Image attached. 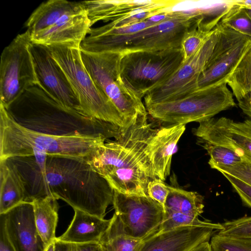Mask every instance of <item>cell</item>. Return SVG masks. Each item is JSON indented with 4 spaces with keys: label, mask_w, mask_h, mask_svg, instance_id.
<instances>
[{
    "label": "cell",
    "mask_w": 251,
    "mask_h": 251,
    "mask_svg": "<svg viewBox=\"0 0 251 251\" xmlns=\"http://www.w3.org/2000/svg\"><path fill=\"white\" fill-rule=\"evenodd\" d=\"M17 167L25 189V202L52 197L73 208L104 218L114 190L85 159L47 155L7 159Z\"/></svg>",
    "instance_id": "6da1fadb"
},
{
    "label": "cell",
    "mask_w": 251,
    "mask_h": 251,
    "mask_svg": "<svg viewBox=\"0 0 251 251\" xmlns=\"http://www.w3.org/2000/svg\"><path fill=\"white\" fill-rule=\"evenodd\" d=\"M14 120L29 129L56 136H100L116 139L122 129L67 108L38 84L6 108Z\"/></svg>",
    "instance_id": "7a4b0ae2"
},
{
    "label": "cell",
    "mask_w": 251,
    "mask_h": 251,
    "mask_svg": "<svg viewBox=\"0 0 251 251\" xmlns=\"http://www.w3.org/2000/svg\"><path fill=\"white\" fill-rule=\"evenodd\" d=\"M107 138L100 136H56L26 128L0 103V159L47 155L87 159Z\"/></svg>",
    "instance_id": "3957f363"
},
{
    "label": "cell",
    "mask_w": 251,
    "mask_h": 251,
    "mask_svg": "<svg viewBox=\"0 0 251 251\" xmlns=\"http://www.w3.org/2000/svg\"><path fill=\"white\" fill-rule=\"evenodd\" d=\"M47 47L65 73L85 115L122 129L130 126L94 82L83 63L80 49L62 45Z\"/></svg>",
    "instance_id": "277c9868"
},
{
    "label": "cell",
    "mask_w": 251,
    "mask_h": 251,
    "mask_svg": "<svg viewBox=\"0 0 251 251\" xmlns=\"http://www.w3.org/2000/svg\"><path fill=\"white\" fill-rule=\"evenodd\" d=\"M80 52L83 63L94 82L111 100L129 125L139 117L147 116L142 99L121 75V52L91 53L81 50Z\"/></svg>",
    "instance_id": "5b68a950"
},
{
    "label": "cell",
    "mask_w": 251,
    "mask_h": 251,
    "mask_svg": "<svg viewBox=\"0 0 251 251\" xmlns=\"http://www.w3.org/2000/svg\"><path fill=\"white\" fill-rule=\"evenodd\" d=\"M236 106L227 83L197 90L181 97L145 105L153 119L171 125L201 122Z\"/></svg>",
    "instance_id": "8992f818"
},
{
    "label": "cell",
    "mask_w": 251,
    "mask_h": 251,
    "mask_svg": "<svg viewBox=\"0 0 251 251\" xmlns=\"http://www.w3.org/2000/svg\"><path fill=\"white\" fill-rule=\"evenodd\" d=\"M157 129L147 116L139 117L118 139L99 146L86 161L104 177L117 169H134L146 161Z\"/></svg>",
    "instance_id": "52a82bcc"
},
{
    "label": "cell",
    "mask_w": 251,
    "mask_h": 251,
    "mask_svg": "<svg viewBox=\"0 0 251 251\" xmlns=\"http://www.w3.org/2000/svg\"><path fill=\"white\" fill-rule=\"evenodd\" d=\"M122 53L121 75L141 99L166 82L183 62L180 48Z\"/></svg>",
    "instance_id": "ba28073f"
},
{
    "label": "cell",
    "mask_w": 251,
    "mask_h": 251,
    "mask_svg": "<svg viewBox=\"0 0 251 251\" xmlns=\"http://www.w3.org/2000/svg\"><path fill=\"white\" fill-rule=\"evenodd\" d=\"M28 31L18 34L3 50L0 64V103L7 108L27 89L38 84Z\"/></svg>",
    "instance_id": "9c48e42d"
},
{
    "label": "cell",
    "mask_w": 251,
    "mask_h": 251,
    "mask_svg": "<svg viewBox=\"0 0 251 251\" xmlns=\"http://www.w3.org/2000/svg\"><path fill=\"white\" fill-rule=\"evenodd\" d=\"M202 8L176 11L173 17L136 33L123 35L121 52L180 48L186 32L202 19Z\"/></svg>",
    "instance_id": "30bf717a"
},
{
    "label": "cell",
    "mask_w": 251,
    "mask_h": 251,
    "mask_svg": "<svg viewBox=\"0 0 251 251\" xmlns=\"http://www.w3.org/2000/svg\"><path fill=\"white\" fill-rule=\"evenodd\" d=\"M216 27L218 39L199 78L197 90L226 83L251 47V37L219 23Z\"/></svg>",
    "instance_id": "8fae6325"
},
{
    "label": "cell",
    "mask_w": 251,
    "mask_h": 251,
    "mask_svg": "<svg viewBox=\"0 0 251 251\" xmlns=\"http://www.w3.org/2000/svg\"><path fill=\"white\" fill-rule=\"evenodd\" d=\"M112 203L125 231L134 238L144 240L156 233L164 218L163 206L149 196L114 191Z\"/></svg>",
    "instance_id": "7c38bea8"
},
{
    "label": "cell",
    "mask_w": 251,
    "mask_h": 251,
    "mask_svg": "<svg viewBox=\"0 0 251 251\" xmlns=\"http://www.w3.org/2000/svg\"><path fill=\"white\" fill-rule=\"evenodd\" d=\"M218 36L219 31L216 26L210 36L192 57L182 63L166 82L145 96V105L176 99L196 91L199 78Z\"/></svg>",
    "instance_id": "4fadbf2b"
},
{
    "label": "cell",
    "mask_w": 251,
    "mask_h": 251,
    "mask_svg": "<svg viewBox=\"0 0 251 251\" xmlns=\"http://www.w3.org/2000/svg\"><path fill=\"white\" fill-rule=\"evenodd\" d=\"M193 132L201 141L227 148L251 164V119L235 122L212 118L200 122Z\"/></svg>",
    "instance_id": "5bb4252c"
},
{
    "label": "cell",
    "mask_w": 251,
    "mask_h": 251,
    "mask_svg": "<svg viewBox=\"0 0 251 251\" xmlns=\"http://www.w3.org/2000/svg\"><path fill=\"white\" fill-rule=\"evenodd\" d=\"M29 50L40 86L65 107L85 115L65 73L49 48L32 42Z\"/></svg>",
    "instance_id": "9a60e30c"
},
{
    "label": "cell",
    "mask_w": 251,
    "mask_h": 251,
    "mask_svg": "<svg viewBox=\"0 0 251 251\" xmlns=\"http://www.w3.org/2000/svg\"><path fill=\"white\" fill-rule=\"evenodd\" d=\"M0 215L15 251H45L47 246L37 230L32 202H22Z\"/></svg>",
    "instance_id": "2e32d148"
},
{
    "label": "cell",
    "mask_w": 251,
    "mask_h": 251,
    "mask_svg": "<svg viewBox=\"0 0 251 251\" xmlns=\"http://www.w3.org/2000/svg\"><path fill=\"white\" fill-rule=\"evenodd\" d=\"M223 229L221 224L210 222L201 226H182L156 232L144 239L139 251H189L209 242L214 231Z\"/></svg>",
    "instance_id": "e0dca14e"
},
{
    "label": "cell",
    "mask_w": 251,
    "mask_h": 251,
    "mask_svg": "<svg viewBox=\"0 0 251 251\" xmlns=\"http://www.w3.org/2000/svg\"><path fill=\"white\" fill-rule=\"evenodd\" d=\"M92 27L85 9L64 15L53 25L31 36L32 42L45 46L80 49Z\"/></svg>",
    "instance_id": "ac0fdd59"
},
{
    "label": "cell",
    "mask_w": 251,
    "mask_h": 251,
    "mask_svg": "<svg viewBox=\"0 0 251 251\" xmlns=\"http://www.w3.org/2000/svg\"><path fill=\"white\" fill-rule=\"evenodd\" d=\"M185 130V125H171L158 128L150 144L154 179L166 180L170 174L172 157Z\"/></svg>",
    "instance_id": "d6986e66"
},
{
    "label": "cell",
    "mask_w": 251,
    "mask_h": 251,
    "mask_svg": "<svg viewBox=\"0 0 251 251\" xmlns=\"http://www.w3.org/2000/svg\"><path fill=\"white\" fill-rule=\"evenodd\" d=\"M75 215L66 231L57 238L76 243H98L108 228L111 220H106L74 209Z\"/></svg>",
    "instance_id": "ffe728a7"
},
{
    "label": "cell",
    "mask_w": 251,
    "mask_h": 251,
    "mask_svg": "<svg viewBox=\"0 0 251 251\" xmlns=\"http://www.w3.org/2000/svg\"><path fill=\"white\" fill-rule=\"evenodd\" d=\"M91 26L96 23L111 22L119 18L129 15L140 10L151 6L153 0L82 1Z\"/></svg>",
    "instance_id": "44dd1931"
},
{
    "label": "cell",
    "mask_w": 251,
    "mask_h": 251,
    "mask_svg": "<svg viewBox=\"0 0 251 251\" xmlns=\"http://www.w3.org/2000/svg\"><path fill=\"white\" fill-rule=\"evenodd\" d=\"M85 9L81 1L49 0L42 2L30 15L25 27L30 35L56 23L64 15Z\"/></svg>",
    "instance_id": "7402d4cb"
},
{
    "label": "cell",
    "mask_w": 251,
    "mask_h": 251,
    "mask_svg": "<svg viewBox=\"0 0 251 251\" xmlns=\"http://www.w3.org/2000/svg\"><path fill=\"white\" fill-rule=\"evenodd\" d=\"M0 214L25 202V189L16 166L8 159H0Z\"/></svg>",
    "instance_id": "603a6c76"
},
{
    "label": "cell",
    "mask_w": 251,
    "mask_h": 251,
    "mask_svg": "<svg viewBox=\"0 0 251 251\" xmlns=\"http://www.w3.org/2000/svg\"><path fill=\"white\" fill-rule=\"evenodd\" d=\"M104 178L114 191L126 195L147 196V188L152 179L148 172L140 169H117Z\"/></svg>",
    "instance_id": "cb8c5ba5"
},
{
    "label": "cell",
    "mask_w": 251,
    "mask_h": 251,
    "mask_svg": "<svg viewBox=\"0 0 251 251\" xmlns=\"http://www.w3.org/2000/svg\"><path fill=\"white\" fill-rule=\"evenodd\" d=\"M58 199L46 197L32 202L35 224L38 233L46 246L54 242L58 222Z\"/></svg>",
    "instance_id": "d4e9b609"
},
{
    "label": "cell",
    "mask_w": 251,
    "mask_h": 251,
    "mask_svg": "<svg viewBox=\"0 0 251 251\" xmlns=\"http://www.w3.org/2000/svg\"><path fill=\"white\" fill-rule=\"evenodd\" d=\"M169 192L164 205V214H182L198 218L203 211V197L196 192L168 186Z\"/></svg>",
    "instance_id": "484cf974"
},
{
    "label": "cell",
    "mask_w": 251,
    "mask_h": 251,
    "mask_svg": "<svg viewBox=\"0 0 251 251\" xmlns=\"http://www.w3.org/2000/svg\"><path fill=\"white\" fill-rule=\"evenodd\" d=\"M110 225L102 235L99 245L103 251H139L143 240L127 234L122 224L114 213Z\"/></svg>",
    "instance_id": "4316f807"
},
{
    "label": "cell",
    "mask_w": 251,
    "mask_h": 251,
    "mask_svg": "<svg viewBox=\"0 0 251 251\" xmlns=\"http://www.w3.org/2000/svg\"><path fill=\"white\" fill-rule=\"evenodd\" d=\"M226 83L238 101L247 97H251V47L231 74Z\"/></svg>",
    "instance_id": "83f0119b"
},
{
    "label": "cell",
    "mask_w": 251,
    "mask_h": 251,
    "mask_svg": "<svg viewBox=\"0 0 251 251\" xmlns=\"http://www.w3.org/2000/svg\"><path fill=\"white\" fill-rule=\"evenodd\" d=\"M202 147L210 156L208 164L211 168L230 167L243 162L242 158L232 150L206 142Z\"/></svg>",
    "instance_id": "f1b7e54d"
},
{
    "label": "cell",
    "mask_w": 251,
    "mask_h": 251,
    "mask_svg": "<svg viewBox=\"0 0 251 251\" xmlns=\"http://www.w3.org/2000/svg\"><path fill=\"white\" fill-rule=\"evenodd\" d=\"M198 24L188 30L181 41L182 63L188 60L200 50L213 31L214 29L209 32H205L198 27Z\"/></svg>",
    "instance_id": "f546056e"
},
{
    "label": "cell",
    "mask_w": 251,
    "mask_h": 251,
    "mask_svg": "<svg viewBox=\"0 0 251 251\" xmlns=\"http://www.w3.org/2000/svg\"><path fill=\"white\" fill-rule=\"evenodd\" d=\"M230 4V7L219 23L251 37V18L244 8Z\"/></svg>",
    "instance_id": "4dcf8cb0"
},
{
    "label": "cell",
    "mask_w": 251,
    "mask_h": 251,
    "mask_svg": "<svg viewBox=\"0 0 251 251\" xmlns=\"http://www.w3.org/2000/svg\"><path fill=\"white\" fill-rule=\"evenodd\" d=\"M210 245L211 251H251V238L216 234L211 237Z\"/></svg>",
    "instance_id": "1f68e13d"
},
{
    "label": "cell",
    "mask_w": 251,
    "mask_h": 251,
    "mask_svg": "<svg viewBox=\"0 0 251 251\" xmlns=\"http://www.w3.org/2000/svg\"><path fill=\"white\" fill-rule=\"evenodd\" d=\"M231 5L229 1H226L207 8H202V19L198 24V27L206 32L211 31L227 12Z\"/></svg>",
    "instance_id": "d6a6232c"
},
{
    "label": "cell",
    "mask_w": 251,
    "mask_h": 251,
    "mask_svg": "<svg viewBox=\"0 0 251 251\" xmlns=\"http://www.w3.org/2000/svg\"><path fill=\"white\" fill-rule=\"evenodd\" d=\"M223 229L218 231L220 235L237 238H251V216L228 221L221 224Z\"/></svg>",
    "instance_id": "836d02e7"
},
{
    "label": "cell",
    "mask_w": 251,
    "mask_h": 251,
    "mask_svg": "<svg viewBox=\"0 0 251 251\" xmlns=\"http://www.w3.org/2000/svg\"><path fill=\"white\" fill-rule=\"evenodd\" d=\"M168 185L164 181L155 178L151 180L148 185V195L164 207L169 194Z\"/></svg>",
    "instance_id": "e575fe53"
},
{
    "label": "cell",
    "mask_w": 251,
    "mask_h": 251,
    "mask_svg": "<svg viewBox=\"0 0 251 251\" xmlns=\"http://www.w3.org/2000/svg\"><path fill=\"white\" fill-rule=\"evenodd\" d=\"M221 173L231 175L251 185V164L242 162L230 167L216 169Z\"/></svg>",
    "instance_id": "d590c367"
},
{
    "label": "cell",
    "mask_w": 251,
    "mask_h": 251,
    "mask_svg": "<svg viewBox=\"0 0 251 251\" xmlns=\"http://www.w3.org/2000/svg\"><path fill=\"white\" fill-rule=\"evenodd\" d=\"M221 174L228 180L242 201L251 208V185L226 173Z\"/></svg>",
    "instance_id": "8d00e7d4"
},
{
    "label": "cell",
    "mask_w": 251,
    "mask_h": 251,
    "mask_svg": "<svg viewBox=\"0 0 251 251\" xmlns=\"http://www.w3.org/2000/svg\"><path fill=\"white\" fill-rule=\"evenodd\" d=\"M54 251H97L98 243H76L61 241L57 238L54 241Z\"/></svg>",
    "instance_id": "74e56055"
},
{
    "label": "cell",
    "mask_w": 251,
    "mask_h": 251,
    "mask_svg": "<svg viewBox=\"0 0 251 251\" xmlns=\"http://www.w3.org/2000/svg\"><path fill=\"white\" fill-rule=\"evenodd\" d=\"M0 251H15L7 238L3 223L0 220Z\"/></svg>",
    "instance_id": "f35d334b"
},
{
    "label": "cell",
    "mask_w": 251,
    "mask_h": 251,
    "mask_svg": "<svg viewBox=\"0 0 251 251\" xmlns=\"http://www.w3.org/2000/svg\"><path fill=\"white\" fill-rule=\"evenodd\" d=\"M238 105L243 112L251 119V98L246 97L238 101Z\"/></svg>",
    "instance_id": "ab89813d"
},
{
    "label": "cell",
    "mask_w": 251,
    "mask_h": 251,
    "mask_svg": "<svg viewBox=\"0 0 251 251\" xmlns=\"http://www.w3.org/2000/svg\"><path fill=\"white\" fill-rule=\"evenodd\" d=\"M189 251H211V249L209 242H205L197 246Z\"/></svg>",
    "instance_id": "60d3db41"
},
{
    "label": "cell",
    "mask_w": 251,
    "mask_h": 251,
    "mask_svg": "<svg viewBox=\"0 0 251 251\" xmlns=\"http://www.w3.org/2000/svg\"><path fill=\"white\" fill-rule=\"evenodd\" d=\"M229 2L233 5L251 8V0H230Z\"/></svg>",
    "instance_id": "b9f144b4"
},
{
    "label": "cell",
    "mask_w": 251,
    "mask_h": 251,
    "mask_svg": "<svg viewBox=\"0 0 251 251\" xmlns=\"http://www.w3.org/2000/svg\"><path fill=\"white\" fill-rule=\"evenodd\" d=\"M45 251H54V242L50 244L47 246Z\"/></svg>",
    "instance_id": "7bdbcfd3"
},
{
    "label": "cell",
    "mask_w": 251,
    "mask_h": 251,
    "mask_svg": "<svg viewBox=\"0 0 251 251\" xmlns=\"http://www.w3.org/2000/svg\"><path fill=\"white\" fill-rule=\"evenodd\" d=\"M244 8L245 9L246 12L247 13L248 15L251 18V8Z\"/></svg>",
    "instance_id": "ee69618b"
},
{
    "label": "cell",
    "mask_w": 251,
    "mask_h": 251,
    "mask_svg": "<svg viewBox=\"0 0 251 251\" xmlns=\"http://www.w3.org/2000/svg\"><path fill=\"white\" fill-rule=\"evenodd\" d=\"M97 251H103L100 245H99V247H98Z\"/></svg>",
    "instance_id": "f6af8a7d"
},
{
    "label": "cell",
    "mask_w": 251,
    "mask_h": 251,
    "mask_svg": "<svg viewBox=\"0 0 251 251\" xmlns=\"http://www.w3.org/2000/svg\"><path fill=\"white\" fill-rule=\"evenodd\" d=\"M248 97V98H251V97Z\"/></svg>",
    "instance_id": "bcb514c9"
}]
</instances>
